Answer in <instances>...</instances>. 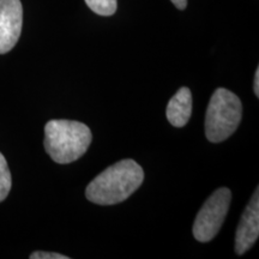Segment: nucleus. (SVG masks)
<instances>
[{"mask_svg":"<svg viewBox=\"0 0 259 259\" xmlns=\"http://www.w3.org/2000/svg\"><path fill=\"white\" fill-rule=\"evenodd\" d=\"M144 180V171L134 160H122L97 176L85 190L87 199L99 205H115L124 202Z\"/></svg>","mask_w":259,"mask_h":259,"instance_id":"1","label":"nucleus"},{"mask_svg":"<svg viewBox=\"0 0 259 259\" xmlns=\"http://www.w3.org/2000/svg\"><path fill=\"white\" fill-rule=\"evenodd\" d=\"M92 141V131L83 122L50 120L45 126V149L57 163L77 161L87 153Z\"/></svg>","mask_w":259,"mask_h":259,"instance_id":"2","label":"nucleus"},{"mask_svg":"<svg viewBox=\"0 0 259 259\" xmlns=\"http://www.w3.org/2000/svg\"><path fill=\"white\" fill-rule=\"evenodd\" d=\"M242 118V103L234 93L219 88L210 99L205 114V136L211 143H221L234 134Z\"/></svg>","mask_w":259,"mask_h":259,"instance_id":"3","label":"nucleus"},{"mask_svg":"<svg viewBox=\"0 0 259 259\" xmlns=\"http://www.w3.org/2000/svg\"><path fill=\"white\" fill-rule=\"evenodd\" d=\"M232 202V192L227 187L216 190L203 204L193 223V236L199 242L211 241L221 229Z\"/></svg>","mask_w":259,"mask_h":259,"instance_id":"4","label":"nucleus"},{"mask_svg":"<svg viewBox=\"0 0 259 259\" xmlns=\"http://www.w3.org/2000/svg\"><path fill=\"white\" fill-rule=\"evenodd\" d=\"M23 25L21 0H0V54L9 53L19 40Z\"/></svg>","mask_w":259,"mask_h":259,"instance_id":"5","label":"nucleus"},{"mask_svg":"<svg viewBox=\"0 0 259 259\" xmlns=\"http://www.w3.org/2000/svg\"><path fill=\"white\" fill-rule=\"evenodd\" d=\"M259 235V190L255 192L242 213L235 233V252L239 255L247 252Z\"/></svg>","mask_w":259,"mask_h":259,"instance_id":"6","label":"nucleus"},{"mask_svg":"<svg viewBox=\"0 0 259 259\" xmlns=\"http://www.w3.org/2000/svg\"><path fill=\"white\" fill-rule=\"evenodd\" d=\"M192 114V94L187 87L178 90L168 102L166 115L168 121L176 127H184Z\"/></svg>","mask_w":259,"mask_h":259,"instance_id":"7","label":"nucleus"},{"mask_svg":"<svg viewBox=\"0 0 259 259\" xmlns=\"http://www.w3.org/2000/svg\"><path fill=\"white\" fill-rule=\"evenodd\" d=\"M88 8L100 16H113L118 9V0H85Z\"/></svg>","mask_w":259,"mask_h":259,"instance_id":"8","label":"nucleus"},{"mask_svg":"<svg viewBox=\"0 0 259 259\" xmlns=\"http://www.w3.org/2000/svg\"><path fill=\"white\" fill-rule=\"evenodd\" d=\"M12 185L11 171L9 169L8 162L4 155L0 153V202L6 199Z\"/></svg>","mask_w":259,"mask_h":259,"instance_id":"9","label":"nucleus"},{"mask_svg":"<svg viewBox=\"0 0 259 259\" xmlns=\"http://www.w3.org/2000/svg\"><path fill=\"white\" fill-rule=\"evenodd\" d=\"M30 259H69V257L60 253H54V252L36 251L30 254Z\"/></svg>","mask_w":259,"mask_h":259,"instance_id":"10","label":"nucleus"},{"mask_svg":"<svg viewBox=\"0 0 259 259\" xmlns=\"http://www.w3.org/2000/svg\"><path fill=\"white\" fill-rule=\"evenodd\" d=\"M253 90H254V95L259 96V69L257 67L255 70V74H254V83H253Z\"/></svg>","mask_w":259,"mask_h":259,"instance_id":"11","label":"nucleus"},{"mask_svg":"<svg viewBox=\"0 0 259 259\" xmlns=\"http://www.w3.org/2000/svg\"><path fill=\"white\" fill-rule=\"evenodd\" d=\"M170 2L179 10H185L187 6V0H170Z\"/></svg>","mask_w":259,"mask_h":259,"instance_id":"12","label":"nucleus"}]
</instances>
